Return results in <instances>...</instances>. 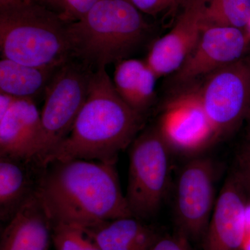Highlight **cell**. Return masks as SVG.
<instances>
[{
  "label": "cell",
  "instance_id": "cell-14",
  "mask_svg": "<svg viewBox=\"0 0 250 250\" xmlns=\"http://www.w3.org/2000/svg\"><path fill=\"white\" fill-rule=\"evenodd\" d=\"M1 233L0 250H49L52 223L36 191Z\"/></svg>",
  "mask_w": 250,
  "mask_h": 250
},
{
  "label": "cell",
  "instance_id": "cell-3",
  "mask_svg": "<svg viewBox=\"0 0 250 250\" xmlns=\"http://www.w3.org/2000/svg\"><path fill=\"white\" fill-rule=\"evenodd\" d=\"M72 57L94 70L129 59L152 34L139 10L126 0H100L80 21L69 23Z\"/></svg>",
  "mask_w": 250,
  "mask_h": 250
},
{
  "label": "cell",
  "instance_id": "cell-11",
  "mask_svg": "<svg viewBox=\"0 0 250 250\" xmlns=\"http://www.w3.org/2000/svg\"><path fill=\"white\" fill-rule=\"evenodd\" d=\"M204 0H190L174 27L153 42L146 62L157 78L172 75L192 52L205 29Z\"/></svg>",
  "mask_w": 250,
  "mask_h": 250
},
{
  "label": "cell",
  "instance_id": "cell-19",
  "mask_svg": "<svg viewBox=\"0 0 250 250\" xmlns=\"http://www.w3.org/2000/svg\"><path fill=\"white\" fill-rule=\"evenodd\" d=\"M206 27L243 29L250 22V0H204Z\"/></svg>",
  "mask_w": 250,
  "mask_h": 250
},
{
  "label": "cell",
  "instance_id": "cell-1",
  "mask_svg": "<svg viewBox=\"0 0 250 250\" xmlns=\"http://www.w3.org/2000/svg\"><path fill=\"white\" fill-rule=\"evenodd\" d=\"M36 192L52 225L90 229L132 216L115 164L83 159L53 161L44 167Z\"/></svg>",
  "mask_w": 250,
  "mask_h": 250
},
{
  "label": "cell",
  "instance_id": "cell-15",
  "mask_svg": "<svg viewBox=\"0 0 250 250\" xmlns=\"http://www.w3.org/2000/svg\"><path fill=\"white\" fill-rule=\"evenodd\" d=\"M44 167L35 160L0 156V218L9 222L36 191Z\"/></svg>",
  "mask_w": 250,
  "mask_h": 250
},
{
  "label": "cell",
  "instance_id": "cell-17",
  "mask_svg": "<svg viewBox=\"0 0 250 250\" xmlns=\"http://www.w3.org/2000/svg\"><path fill=\"white\" fill-rule=\"evenodd\" d=\"M102 250H152L154 230L134 217H125L84 229Z\"/></svg>",
  "mask_w": 250,
  "mask_h": 250
},
{
  "label": "cell",
  "instance_id": "cell-23",
  "mask_svg": "<svg viewBox=\"0 0 250 250\" xmlns=\"http://www.w3.org/2000/svg\"><path fill=\"white\" fill-rule=\"evenodd\" d=\"M233 173L243 188L248 200H250V143L238 156L236 170Z\"/></svg>",
  "mask_w": 250,
  "mask_h": 250
},
{
  "label": "cell",
  "instance_id": "cell-4",
  "mask_svg": "<svg viewBox=\"0 0 250 250\" xmlns=\"http://www.w3.org/2000/svg\"><path fill=\"white\" fill-rule=\"evenodd\" d=\"M69 23L34 0L0 6L1 58L31 65H58L72 58Z\"/></svg>",
  "mask_w": 250,
  "mask_h": 250
},
{
  "label": "cell",
  "instance_id": "cell-27",
  "mask_svg": "<svg viewBox=\"0 0 250 250\" xmlns=\"http://www.w3.org/2000/svg\"><path fill=\"white\" fill-rule=\"evenodd\" d=\"M247 118H249V119H250V109L249 113H248V116H247Z\"/></svg>",
  "mask_w": 250,
  "mask_h": 250
},
{
  "label": "cell",
  "instance_id": "cell-6",
  "mask_svg": "<svg viewBox=\"0 0 250 250\" xmlns=\"http://www.w3.org/2000/svg\"><path fill=\"white\" fill-rule=\"evenodd\" d=\"M95 70L72 57L59 67L49 83L41 113L42 139L36 159L41 165L70 134L88 98Z\"/></svg>",
  "mask_w": 250,
  "mask_h": 250
},
{
  "label": "cell",
  "instance_id": "cell-21",
  "mask_svg": "<svg viewBox=\"0 0 250 250\" xmlns=\"http://www.w3.org/2000/svg\"><path fill=\"white\" fill-rule=\"evenodd\" d=\"M67 23L82 19L100 0H34Z\"/></svg>",
  "mask_w": 250,
  "mask_h": 250
},
{
  "label": "cell",
  "instance_id": "cell-5",
  "mask_svg": "<svg viewBox=\"0 0 250 250\" xmlns=\"http://www.w3.org/2000/svg\"><path fill=\"white\" fill-rule=\"evenodd\" d=\"M170 150L157 126L145 130L131 143L125 197L134 218L147 220L160 209L168 188Z\"/></svg>",
  "mask_w": 250,
  "mask_h": 250
},
{
  "label": "cell",
  "instance_id": "cell-20",
  "mask_svg": "<svg viewBox=\"0 0 250 250\" xmlns=\"http://www.w3.org/2000/svg\"><path fill=\"white\" fill-rule=\"evenodd\" d=\"M52 242L56 250H102L84 229L69 224L52 225Z\"/></svg>",
  "mask_w": 250,
  "mask_h": 250
},
{
  "label": "cell",
  "instance_id": "cell-12",
  "mask_svg": "<svg viewBox=\"0 0 250 250\" xmlns=\"http://www.w3.org/2000/svg\"><path fill=\"white\" fill-rule=\"evenodd\" d=\"M248 198L236 176L227 179L216 199L205 238L204 250H243Z\"/></svg>",
  "mask_w": 250,
  "mask_h": 250
},
{
  "label": "cell",
  "instance_id": "cell-26",
  "mask_svg": "<svg viewBox=\"0 0 250 250\" xmlns=\"http://www.w3.org/2000/svg\"><path fill=\"white\" fill-rule=\"evenodd\" d=\"M19 1V0H0V6L1 5L9 4V3L14 2V1Z\"/></svg>",
  "mask_w": 250,
  "mask_h": 250
},
{
  "label": "cell",
  "instance_id": "cell-7",
  "mask_svg": "<svg viewBox=\"0 0 250 250\" xmlns=\"http://www.w3.org/2000/svg\"><path fill=\"white\" fill-rule=\"evenodd\" d=\"M195 85L218 139L231 134L250 109V57L219 69Z\"/></svg>",
  "mask_w": 250,
  "mask_h": 250
},
{
  "label": "cell",
  "instance_id": "cell-24",
  "mask_svg": "<svg viewBox=\"0 0 250 250\" xmlns=\"http://www.w3.org/2000/svg\"><path fill=\"white\" fill-rule=\"evenodd\" d=\"M152 250H192L190 243L184 237L176 233L174 235L159 236Z\"/></svg>",
  "mask_w": 250,
  "mask_h": 250
},
{
  "label": "cell",
  "instance_id": "cell-13",
  "mask_svg": "<svg viewBox=\"0 0 250 250\" xmlns=\"http://www.w3.org/2000/svg\"><path fill=\"white\" fill-rule=\"evenodd\" d=\"M42 139L41 113L34 100L18 99L0 118V156L36 161Z\"/></svg>",
  "mask_w": 250,
  "mask_h": 250
},
{
  "label": "cell",
  "instance_id": "cell-9",
  "mask_svg": "<svg viewBox=\"0 0 250 250\" xmlns=\"http://www.w3.org/2000/svg\"><path fill=\"white\" fill-rule=\"evenodd\" d=\"M157 126L171 150L194 154L218 139L196 85L177 90L164 106Z\"/></svg>",
  "mask_w": 250,
  "mask_h": 250
},
{
  "label": "cell",
  "instance_id": "cell-8",
  "mask_svg": "<svg viewBox=\"0 0 250 250\" xmlns=\"http://www.w3.org/2000/svg\"><path fill=\"white\" fill-rule=\"evenodd\" d=\"M215 167L209 158H197L184 166L179 174L174 221L177 233L190 242L203 241L213 214Z\"/></svg>",
  "mask_w": 250,
  "mask_h": 250
},
{
  "label": "cell",
  "instance_id": "cell-16",
  "mask_svg": "<svg viewBox=\"0 0 250 250\" xmlns=\"http://www.w3.org/2000/svg\"><path fill=\"white\" fill-rule=\"evenodd\" d=\"M157 80L146 61L129 58L117 62L113 83L125 103L145 116L155 102Z\"/></svg>",
  "mask_w": 250,
  "mask_h": 250
},
{
  "label": "cell",
  "instance_id": "cell-22",
  "mask_svg": "<svg viewBox=\"0 0 250 250\" xmlns=\"http://www.w3.org/2000/svg\"><path fill=\"white\" fill-rule=\"evenodd\" d=\"M141 13L149 16L167 12L174 8L184 7L190 0H126Z\"/></svg>",
  "mask_w": 250,
  "mask_h": 250
},
{
  "label": "cell",
  "instance_id": "cell-2",
  "mask_svg": "<svg viewBox=\"0 0 250 250\" xmlns=\"http://www.w3.org/2000/svg\"><path fill=\"white\" fill-rule=\"evenodd\" d=\"M145 116L130 107L117 93L106 67L97 69L86 101L71 131L42 162L83 160L116 164L144 125Z\"/></svg>",
  "mask_w": 250,
  "mask_h": 250
},
{
  "label": "cell",
  "instance_id": "cell-25",
  "mask_svg": "<svg viewBox=\"0 0 250 250\" xmlns=\"http://www.w3.org/2000/svg\"><path fill=\"white\" fill-rule=\"evenodd\" d=\"M17 100L18 98L9 94L0 93V118L8 113Z\"/></svg>",
  "mask_w": 250,
  "mask_h": 250
},
{
  "label": "cell",
  "instance_id": "cell-18",
  "mask_svg": "<svg viewBox=\"0 0 250 250\" xmlns=\"http://www.w3.org/2000/svg\"><path fill=\"white\" fill-rule=\"evenodd\" d=\"M62 64L47 67L31 66L1 58L0 93L34 101L41 95L44 97L49 83Z\"/></svg>",
  "mask_w": 250,
  "mask_h": 250
},
{
  "label": "cell",
  "instance_id": "cell-10",
  "mask_svg": "<svg viewBox=\"0 0 250 250\" xmlns=\"http://www.w3.org/2000/svg\"><path fill=\"white\" fill-rule=\"evenodd\" d=\"M249 38L243 29L206 27L190 55L172 75L174 92L197 84L219 69L244 57Z\"/></svg>",
  "mask_w": 250,
  "mask_h": 250
},
{
  "label": "cell",
  "instance_id": "cell-28",
  "mask_svg": "<svg viewBox=\"0 0 250 250\" xmlns=\"http://www.w3.org/2000/svg\"><path fill=\"white\" fill-rule=\"evenodd\" d=\"M248 250H250V245L249 247H248Z\"/></svg>",
  "mask_w": 250,
  "mask_h": 250
}]
</instances>
